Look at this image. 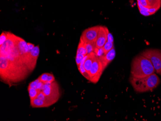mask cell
Here are the masks:
<instances>
[{
    "label": "cell",
    "instance_id": "6da1fadb",
    "mask_svg": "<svg viewBox=\"0 0 161 121\" xmlns=\"http://www.w3.org/2000/svg\"><path fill=\"white\" fill-rule=\"evenodd\" d=\"M155 72L151 61L141 54L137 55L132 61L130 70L132 77L143 78L154 73Z\"/></svg>",
    "mask_w": 161,
    "mask_h": 121
},
{
    "label": "cell",
    "instance_id": "7a4b0ae2",
    "mask_svg": "<svg viewBox=\"0 0 161 121\" xmlns=\"http://www.w3.org/2000/svg\"><path fill=\"white\" fill-rule=\"evenodd\" d=\"M129 81L134 90L139 93L152 91L161 83L160 78L155 73L143 78H134L130 76Z\"/></svg>",
    "mask_w": 161,
    "mask_h": 121
},
{
    "label": "cell",
    "instance_id": "3957f363",
    "mask_svg": "<svg viewBox=\"0 0 161 121\" xmlns=\"http://www.w3.org/2000/svg\"><path fill=\"white\" fill-rule=\"evenodd\" d=\"M141 54L151 61L155 71L161 75V50L149 48L145 50Z\"/></svg>",
    "mask_w": 161,
    "mask_h": 121
},
{
    "label": "cell",
    "instance_id": "277c9868",
    "mask_svg": "<svg viewBox=\"0 0 161 121\" xmlns=\"http://www.w3.org/2000/svg\"><path fill=\"white\" fill-rule=\"evenodd\" d=\"M42 91L54 104L58 101L60 96L59 87L56 81L51 83H44Z\"/></svg>",
    "mask_w": 161,
    "mask_h": 121
},
{
    "label": "cell",
    "instance_id": "5b68a950",
    "mask_svg": "<svg viewBox=\"0 0 161 121\" xmlns=\"http://www.w3.org/2000/svg\"><path fill=\"white\" fill-rule=\"evenodd\" d=\"M104 70L105 68L102 61L98 57L96 56L89 72L90 82L94 83H97L100 79Z\"/></svg>",
    "mask_w": 161,
    "mask_h": 121
},
{
    "label": "cell",
    "instance_id": "8992f818",
    "mask_svg": "<svg viewBox=\"0 0 161 121\" xmlns=\"http://www.w3.org/2000/svg\"><path fill=\"white\" fill-rule=\"evenodd\" d=\"M99 28L100 26H96L86 29L82 33L80 39L86 43H96Z\"/></svg>",
    "mask_w": 161,
    "mask_h": 121
},
{
    "label": "cell",
    "instance_id": "52a82bcc",
    "mask_svg": "<svg viewBox=\"0 0 161 121\" xmlns=\"http://www.w3.org/2000/svg\"><path fill=\"white\" fill-rule=\"evenodd\" d=\"M109 32L107 28L100 26L98 33V38L96 42V46L97 48L103 47L108 40V34Z\"/></svg>",
    "mask_w": 161,
    "mask_h": 121
},
{
    "label": "cell",
    "instance_id": "ba28073f",
    "mask_svg": "<svg viewBox=\"0 0 161 121\" xmlns=\"http://www.w3.org/2000/svg\"><path fill=\"white\" fill-rule=\"evenodd\" d=\"M116 56L115 50V47H113L112 50H110L109 52L107 53L103 56L102 57H99L100 61H102V63L104 68L105 69L108 66L109 64L114 59Z\"/></svg>",
    "mask_w": 161,
    "mask_h": 121
},
{
    "label": "cell",
    "instance_id": "9c48e42d",
    "mask_svg": "<svg viewBox=\"0 0 161 121\" xmlns=\"http://www.w3.org/2000/svg\"><path fill=\"white\" fill-rule=\"evenodd\" d=\"M96 55L94 52L87 54V57L84 63V67L87 73L89 72L90 70L91 69V67L96 57Z\"/></svg>",
    "mask_w": 161,
    "mask_h": 121
},
{
    "label": "cell",
    "instance_id": "30bf717a",
    "mask_svg": "<svg viewBox=\"0 0 161 121\" xmlns=\"http://www.w3.org/2000/svg\"><path fill=\"white\" fill-rule=\"evenodd\" d=\"M30 104L33 108H46L51 106L50 104L44 102L43 100L35 98L34 99L30 100Z\"/></svg>",
    "mask_w": 161,
    "mask_h": 121
},
{
    "label": "cell",
    "instance_id": "8fae6325",
    "mask_svg": "<svg viewBox=\"0 0 161 121\" xmlns=\"http://www.w3.org/2000/svg\"><path fill=\"white\" fill-rule=\"evenodd\" d=\"M30 52V57H31L33 64L36 66L37 61L38 59L39 53H40V49H39V46H35L34 48H33V49L31 50Z\"/></svg>",
    "mask_w": 161,
    "mask_h": 121
},
{
    "label": "cell",
    "instance_id": "7c38bea8",
    "mask_svg": "<svg viewBox=\"0 0 161 121\" xmlns=\"http://www.w3.org/2000/svg\"><path fill=\"white\" fill-rule=\"evenodd\" d=\"M87 55L85 56L83 60L82 61V62L80 64L79 66H78V70H79L80 72L83 75V77H85L86 79L88 80L89 81H90V77L88 73H87V72L86 71V69L84 67V63H85V60L86 58Z\"/></svg>",
    "mask_w": 161,
    "mask_h": 121
},
{
    "label": "cell",
    "instance_id": "4fadbf2b",
    "mask_svg": "<svg viewBox=\"0 0 161 121\" xmlns=\"http://www.w3.org/2000/svg\"><path fill=\"white\" fill-rule=\"evenodd\" d=\"M77 53L80 54H82L84 56L87 55V50L86 49L85 43L81 39H80L79 43L78 45V48H77Z\"/></svg>",
    "mask_w": 161,
    "mask_h": 121
},
{
    "label": "cell",
    "instance_id": "5bb4252c",
    "mask_svg": "<svg viewBox=\"0 0 161 121\" xmlns=\"http://www.w3.org/2000/svg\"><path fill=\"white\" fill-rule=\"evenodd\" d=\"M28 90L29 92L30 100L36 98L37 96L41 91L40 90H38V89H36L29 87H28Z\"/></svg>",
    "mask_w": 161,
    "mask_h": 121
},
{
    "label": "cell",
    "instance_id": "9a60e30c",
    "mask_svg": "<svg viewBox=\"0 0 161 121\" xmlns=\"http://www.w3.org/2000/svg\"><path fill=\"white\" fill-rule=\"evenodd\" d=\"M114 47V42H107L106 43L104 46L103 47L105 52V54L109 52L110 50H112Z\"/></svg>",
    "mask_w": 161,
    "mask_h": 121
},
{
    "label": "cell",
    "instance_id": "2e32d148",
    "mask_svg": "<svg viewBox=\"0 0 161 121\" xmlns=\"http://www.w3.org/2000/svg\"><path fill=\"white\" fill-rule=\"evenodd\" d=\"M86 49L87 50V54L93 53L94 52L95 48L96 47V43H86Z\"/></svg>",
    "mask_w": 161,
    "mask_h": 121
},
{
    "label": "cell",
    "instance_id": "e0dca14e",
    "mask_svg": "<svg viewBox=\"0 0 161 121\" xmlns=\"http://www.w3.org/2000/svg\"><path fill=\"white\" fill-rule=\"evenodd\" d=\"M94 53L98 57H102L105 55V52H104V50L103 47H102V48L96 47Z\"/></svg>",
    "mask_w": 161,
    "mask_h": 121
},
{
    "label": "cell",
    "instance_id": "ac0fdd59",
    "mask_svg": "<svg viewBox=\"0 0 161 121\" xmlns=\"http://www.w3.org/2000/svg\"><path fill=\"white\" fill-rule=\"evenodd\" d=\"M85 56L84 55L76 53V63L77 66V67L79 66L80 64L81 63L82 61L83 60L84 57H85Z\"/></svg>",
    "mask_w": 161,
    "mask_h": 121
},
{
    "label": "cell",
    "instance_id": "d6986e66",
    "mask_svg": "<svg viewBox=\"0 0 161 121\" xmlns=\"http://www.w3.org/2000/svg\"><path fill=\"white\" fill-rule=\"evenodd\" d=\"M8 38L7 32H3L0 36V44L1 46L3 45L6 42L7 39Z\"/></svg>",
    "mask_w": 161,
    "mask_h": 121
},
{
    "label": "cell",
    "instance_id": "ffe728a7",
    "mask_svg": "<svg viewBox=\"0 0 161 121\" xmlns=\"http://www.w3.org/2000/svg\"><path fill=\"white\" fill-rule=\"evenodd\" d=\"M50 73H44L42 74V75H41L38 78H39L40 80L42 82L44 83H46L47 82V80H48V77Z\"/></svg>",
    "mask_w": 161,
    "mask_h": 121
},
{
    "label": "cell",
    "instance_id": "44dd1931",
    "mask_svg": "<svg viewBox=\"0 0 161 121\" xmlns=\"http://www.w3.org/2000/svg\"><path fill=\"white\" fill-rule=\"evenodd\" d=\"M40 81V79L38 78V79H37L36 80H35L34 81H33L32 82L30 83L28 87L37 89V85H38V83H39Z\"/></svg>",
    "mask_w": 161,
    "mask_h": 121
},
{
    "label": "cell",
    "instance_id": "7402d4cb",
    "mask_svg": "<svg viewBox=\"0 0 161 121\" xmlns=\"http://www.w3.org/2000/svg\"><path fill=\"white\" fill-rule=\"evenodd\" d=\"M55 81H56V80H55V77H54V76L53 74L50 73L47 83H53L54 82H55Z\"/></svg>",
    "mask_w": 161,
    "mask_h": 121
},
{
    "label": "cell",
    "instance_id": "603a6c76",
    "mask_svg": "<svg viewBox=\"0 0 161 121\" xmlns=\"http://www.w3.org/2000/svg\"><path fill=\"white\" fill-rule=\"evenodd\" d=\"M140 2L141 5H143L145 7H147L148 8H150L147 0H140Z\"/></svg>",
    "mask_w": 161,
    "mask_h": 121
},
{
    "label": "cell",
    "instance_id": "cb8c5ba5",
    "mask_svg": "<svg viewBox=\"0 0 161 121\" xmlns=\"http://www.w3.org/2000/svg\"><path fill=\"white\" fill-rule=\"evenodd\" d=\"M107 41L109 42H113V37L112 36V34L110 33V32L108 33V40Z\"/></svg>",
    "mask_w": 161,
    "mask_h": 121
},
{
    "label": "cell",
    "instance_id": "d4e9b609",
    "mask_svg": "<svg viewBox=\"0 0 161 121\" xmlns=\"http://www.w3.org/2000/svg\"><path fill=\"white\" fill-rule=\"evenodd\" d=\"M28 47H29V51H31V50L33 49V48H34V44H33V43H28Z\"/></svg>",
    "mask_w": 161,
    "mask_h": 121
},
{
    "label": "cell",
    "instance_id": "484cf974",
    "mask_svg": "<svg viewBox=\"0 0 161 121\" xmlns=\"http://www.w3.org/2000/svg\"><path fill=\"white\" fill-rule=\"evenodd\" d=\"M148 3L149 5L150 8H151L152 5V4L154 2L155 0H147Z\"/></svg>",
    "mask_w": 161,
    "mask_h": 121
}]
</instances>
